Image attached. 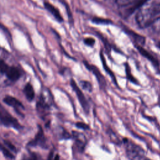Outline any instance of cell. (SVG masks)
<instances>
[{
  "instance_id": "obj_1",
  "label": "cell",
  "mask_w": 160,
  "mask_h": 160,
  "mask_svg": "<svg viewBox=\"0 0 160 160\" xmlns=\"http://www.w3.org/2000/svg\"><path fill=\"white\" fill-rule=\"evenodd\" d=\"M160 14V1L146 0L138 9L135 19L141 28H148L152 21Z\"/></svg>"
},
{
  "instance_id": "obj_2",
  "label": "cell",
  "mask_w": 160,
  "mask_h": 160,
  "mask_svg": "<svg viewBox=\"0 0 160 160\" xmlns=\"http://www.w3.org/2000/svg\"><path fill=\"white\" fill-rule=\"evenodd\" d=\"M122 142L124 146L126 156L129 160H148L144 150L140 146L128 138H123Z\"/></svg>"
},
{
  "instance_id": "obj_3",
  "label": "cell",
  "mask_w": 160,
  "mask_h": 160,
  "mask_svg": "<svg viewBox=\"0 0 160 160\" xmlns=\"http://www.w3.org/2000/svg\"><path fill=\"white\" fill-rule=\"evenodd\" d=\"M70 84H71L72 90L75 92V93L76 94V96L78 98V99L80 105L82 107V109H83L84 112L86 114H88L89 112V110H90V106H89V102H88V100L86 99L84 93L82 92V91H81L80 88L77 85V84L76 83V82L74 79H71Z\"/></svg>"
},
{
  "instance_id": "obj_4",
  "label": "cell",
  "mask_w": 160,
  "mask_h": 160,
  "mask_svg": "<svg viewBox=\"0 0 160 160\" xmlns=\"http://www.w3.org/2000/svg\"><path fill=\"white\" fill-rule=\"evenodd\" d=\"M0 121L6 126L12 127L16 129L21 128L18 120L10 114L1 104H0Z\"/></svg>"
},
{
  "instance_id": "obj_5",
  "label": "cell",
  "mask_w": 160,
  "mask_h": 160,
  "mask_svg": "<svg viewBox=\"0 0 160 160\" xmlns=\"http://www.w3.org/2000/svg\"><path fill=\"white\" fill-rule=\"evenodd\" d=\"M72 136L74 139L75 146L78 149V151L82 152L87 144L86 137L83 133L76 131H73L72 132Z\"/></svg>"
},
{
  "instance_id": "obj_6",
  "label": "cell",
  "mask_w": 160,
  "mask_h": 160,
  "mask_svg": "<svg viewBox=\"0 0 160 160\" xmlns=\"http://www.w3.org/2000/svg\"><path fill=\"white\" fill-rule=\"evenodd\" d=\"M85 65L87 67V68L89 70H90L94 74V75L96 76V79H97L101 88L104 89L106 86V79H105L104 76L101 74L99 69L97 67H96L95 66L89 65L87 62L85 63Z\"/></svg>"
},
{
  "instance_id": "obj_7",
  "label": "cell",
  "mask_w": 160,
  "mask_h": 160,
  "mask_svg": "<svg viewBox=\"0 0 160 160\" xmlns=\"http://www.w3.org/2000/svg\"><path fill=\"white\" fill-rule=\"evenodd\" d=\"M44 6L47 9V11H48L58 21L62 22L63 21V18H62L60 12L59 11L58 9L56 8L52 4H51L48 2H44Z\"/></svg>"
},
{
  "instance_id": "obj_8",
  "label": "cell",
  "mask_w": 160,
  "mask_h": 160,
  "mask_svg": "<svg viewBox=\"0 0 160 160\" xmlns=\"http://www.w3.org/2000/svg\"><path fill=\"white\" fill-rule=\"evenodd\" d=\"M136 48L138 50L139 52L142 56H144L145 58H146L147 59H148L155 67H158L159 66V62L151 54L149 53L148 51H146L144 48H143L142 46H141L140 45H138L136 46Z\"/></svg>"
},
{
  "instance_id": "obj_9",
  "label": "cell",
  "mask_w": 160,
  "mask_h": 160,
  "mask_svg": "<svg viewBox=\"0 0 160 160\" xmlns=\"http://www.w3.org/2000/svg\"><path fill=\"white\" fill-rule=\"evenodd\" d=\"M3 101L8 105L13 107L16 109V111L18 112H19L18 109L24 108L22 103L18 99H17L16 98H15L12 96H7L4 97Z\"/></svg>"
},
{
  "instance_id": "obj_10",
  "label": "cell",
  "mask_w": 160,
  "mask_h": 160,
  "mask_svg": "<svg viewBox=\"0 0 160 160\" xmlns=\"http://www.w3.org/2000/svg\"><path fill=\"white\" fill-rule=\"evenodd\" d=\"M45 143V138L44 136L43 131L41 126H39L38 132L34 140L29 142V145L30 146H37V145H42Z\"/></svg>"
},
{
  "instance_id": "obj_11",
  "label": "cell",
  "mask_w": 160,
  "mask_h": 160,
  "mask_svg": "<svg viewBox=\"0 0 160 160\" xmlns=\"http://www.w3.org/2000/svg\"><path fill=\"white\" fill-rule=\"evenodd\" d=\"M6 74L8 78L11 81L18 80L21 76L19 70L16 67H9Z\"/></svg>"
},
{
  "instance_id": "obj_12",
  "label": "cell",
  "mask_w": 160,
  "mask_h": 160,
  "mask_svg": "<svg viewBox=\"0 0 160 160\" xmlns=\"http://www.w3.org/2000/svg\"><path fill=\"white\" fill-rule=\"evenodd\" d=\"M150 30L155 34L160 33V16H157L149 26Z\"/></svg>"
},
{
  "instance_id": "obj_13",
  "label": "cell",
  "mask_w": 160,
  "mask_h": 160,
  "mask_svg": "<svg viewBox=\"0 0 160 160\" xmlns=\"http://www.w3.org/2000/svg\"><path fill=\"white\" fill-rule=\"evenodd\" d=\"M101 59L102 64V65H103V67H104V70H105V71H106V72L110 76V77L111 78L112 81H113V82H114L116 86H118V83H117V80H116V76H115L114 74L113 73V72L111 70V69H110V68L108 67V66L106 64L105 59H104V58L103 54H102V53H101Z\"/></svg>"
},
{
  "instance_id": "obj_14",
  "label": "cell",
  "mask_w": 160,
  "mask_h": 160,
  "mask_svg": "<svg viewBox=\"0 0 160 160\" xmlns=\"http://www.w3.org/2000/svg\"><path fill=\"white\" fill-rule=\"evenodd\" d=\"M24 94L26 95V98L29 101H32L34 98V91L32 88V86L30 83H27L24 87Z\"/></svg>"
},
{
  "instance_id": "obj_15",
  "label": "cell",
  "mask_w": 160,
  "mask_h": 160,
  "mask_svg": "<svg viewBox=\"0 0 160 160\" xmlns=\"http://www.w3.org/2000/svg\"><path fill=\"white\" fill-rule=\"evenodd\" d=\"M142 0H116V3L121 8H127L134 4H136Z\"/></svg>"
},
{
  "instance_id": "obj_16",
  "label": "cell",
  "mask_w": 160,
  "mask_h": 160,
  "mask_svg": "<svg viewBox=\"0 0 160 160\" xmlns=\"http://www.w3.org/2000/svg\"><path fill=\"white\" fill-rule=\"evenodd\" d=\"M125 69H126V78L128 79V81H129L130 82H131L132 83H134L135 84H139L138 83V81L133 76V75L131 74V69L130 67L129 66V64L128 63L126 64L125 65Z\"/></svg>"
},
{
  "instance_id": "obj_17",
  "label": "cell",
  "mask_w": 160,
  "mask_h": 160,
  "mask_svg": "<svg viewBox=\"0 0 160 160\" xmlns=\"http://www.w3.org/2000/svg\"><path fill=\"white\" fill-rule=\"evenodd\" d=\"M80 86L82 88V89L91 92L92 91V86L91 83L89 81H86V80H82L79 82Z\"/></svg>"
},
{
  "instance_id": "obj_18",
  "label": "cell",
  "mask_w": 160,
  "mask_h": 160,
  "mask_svg": "<svg viewBox=\"0 0 160 160\" xmlns=\"http://www.w3.org/2000/svg\"><path fill=\"white\" fill-rule=\"evenodd\" d=\"M0 150L2 151V152L3 153V154L6 157H7L9 159H13L14 158V155L5 146L2 145L1 144H0Z\"/></svg>"
},
{
  "instance_id": "obj_19",
  "label": "cell",
  "mask_w": 160,
  "mask_h": 160,
  "mask_svg": "<svg viewBox=\"0 0 160 160\" xmlns=\"http://www.w3.org/2000/svg\"><path fill=\"white\" fill-rule=\"evenodd\" d=\"M9 68L8 65L2 60H0V72L6 73Z\"/></svg>"
},
{
  "instance_id": "obj_20",
  "label": "cell",
  "mask_w": 160,
  "mask_h": 160,
  "mask_svg": "<svg viewBox=\"0 0 160 160\" xmlns=\"http://www.w3.org/2000/svg\"><path fill=\"white\" fill-rule=\"evenodd\" d=\"M75 125L79 129H81L83 130L89 129V125H88L87 124H86L85 122H77Z\"/></svg>"
},
{
  "instance_id": "obj_21",
  "label": "cell",
  "mask_w": 160,
  "mask_h": 160,
  "mask_svg": "<svg viewBox=\"0 0 160 160\" xmlns=\"http://www.w3.org/2000/svg\"><path fill=\"white\" fill-rule=\"evenodd\" d=\"M84 42L87 46H92L95 43V40L92 38H86L84 39Z\"/></svg>"
},
{
  "instance_id": "obj_22",
  "label": "cell",
  "mask_w": 160,
  "mask_h": 160,
  "mask_svg": "<svg viewBox=\"0 0 160 160\" xmlns=\"http://www.w3.org/2000/svg\"><path fill=\"white\" fill-rule=\"evenodd\" d=\"M4 143H5V144L6 145V146H8L9 149H11L12 151H16V147L11 142H9V141H6V140H4Z\"/></svg>"
},
{
  "instance_id": "obj_23",
  "label": "cell",
  "mask_w": 160,
  "mask_h": 160,
  "mask_svg": "<svg viewBox=\"0 0 160 160\" xmlns=\"http://www.w3.org/2000/svg\"><path fill=\"white\" fill-rule=\"evenodd\" d=\"M23 160H37V157L35 154H31L28 156L24 158Z\"/></svg>"
},
{
  "instance_id": "obj_24",
  "label": "cell",
  "mask_w": 160,
  "mask_h": 160,
  "mask_svg": "<svg viewBox=\"0 0 160 160\" xmlns=\"http://www.w3.org/2000/svg\"><path fill=\"white\" fill-rule=\"evenodd\" d=\"M52 152H51L48 158V160H52Z\"/></svg>"
},
{
  "instance_id": "obj_25",
  "label": "cell",
  "mask_w": 160,
  "mask_h": 160,
  "mask_svg": "<svg viewBox=\"0 0 160 160\" xmlns=\"http://www.w3.org/2000/svg\"><path fill=\"white\" fill-rule=\"evenodd\" d=\"M54 160H59V156L58 154H56L54 158Z\"/></svg>"
},
{
  "instance_id": "obj_26",
  "label": "cell",
  "mask_w": 160,
  "mask_h": 160,
  "mask_svg": "<svg viewBox=\"0 0 160 160\" xmlns=\"http://www.w3.org/2000/svg\"><path fill=\"white\" fill-rule=\"evenodd\" d=\"M148 160H151V159H148Z\"/></svg>"
}]
</instances>
